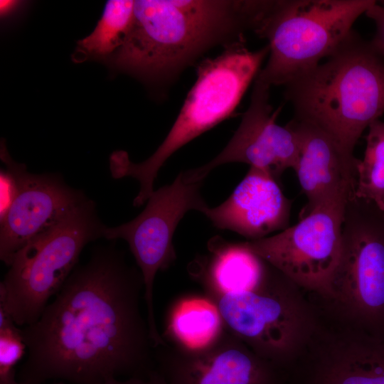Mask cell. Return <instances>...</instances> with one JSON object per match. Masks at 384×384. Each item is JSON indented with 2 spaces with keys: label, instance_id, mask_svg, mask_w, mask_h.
I'll return each mask as SVG.
<instances>
[{
  "label": "cell",
  "instance_id": "obj_1",
  "mask_svg": "<svg viewBox=\"0 0 384 384\" xmlns=\"http://www.w3.org/2000/svg\"><path fill=\"white\" fill-rule=\"evenodd\" d=\"M139 270L113 249L74 269L39 319L21 328L27 358L19 382L104 384L155 368L154 347L141 309Z\"/></svg>",
  "mask_w": 384,
  "mask_h": 384
},
{
  "label": "cell",
  "instance_id": "obj_2",
  "mask_svg": "<svg viewBox=\"0 0 384 384\" xmlns=\"http://www.w3.org/2000/svg\"><path fill=\"white\" fill-rule=\"evenodd\" d=\"M260 1L137 0L122 46L105 61L112 70L162 85L217 46L244 40Z\"/></svg>",
  "mask_w": 384,
  "mask_h": 384
},
{
  "label": "cell",
  "instance_id": "obj_3",
  "mask_svg": "<svg viewBox=\"0 0 384 384\" xmlns=\"http://www.w3.org/2000/svg\"><path fill=\"white\" fill-rule=\"evenodd\" d=\"M324 63L285 85L294 118L310 122L353 154L384 114V57L353 31Z\"/></svg>",
  "mask_w": 384,
  "mask_h": 384
},
{
  "label": "cell",
  "instance_id": "obj_4",
  "mask_svg": "<svg viewBox=\"0 0 384 384\" xmlns=\"http://www.w3.org/2000/svg\"><path fill=\"white\" fill-rule=\"evenodd\" d=\"M269 47L252 51L245 41L233 42L214 58L200 63L196 80L163 142L145 161L134 163L127 152L115 151L110 157L114 178L132 177L139 183L133 205L139 206L154 192V182L166 160L177 150L229 117L256 78L269 54Z\"/></svg>",
  "mask_w": 384,
  "mask_h": 384
},
{
  "label": "cell",
  "instance_id": "obj_5",
  "mask_svg": "<svg viewBox=\"0 0 384 384\" xmlns=\"http://www.w3.org/2000/svg\"><path fill=\"white\" fill-rule=\"evenodd\" d=\"M375 0L265 1L253 31L268 41L257 79L286 85L328 58Z\"/></svg>",
  "mask_w": 384,
  "mask_h": 384
},
{
  "label": "cell",
  "instance_id": "obj_6",
  "mask_svg": "<svg viewBox=\"0 0 384 384\" xmlns=\"http://www.w3.org/2000/svg\"><path fill=\"white\" fill-rule=\"evenodd\" d=\"M105 226L94 203L84 200L14 257L0 284V304L14 323H35L75 269L85 246L102 237Z\"/></svg>",
  "mask_w": 384,
  "mask_h": 384
},
{
  "label": "cell",
  "instance_id": "obj_7",
  "mask_svg": "<svg viewBox=\"0 0 384 384\" xmlns=\"http://www.w3.org/2000/svg\"><path fill=\"white\" fill-rule=\"evenodd\" d=\"M297 288L270 265L255 287L210 294L225 328L281 369L306 345L314 329L312 316Z\"/></svg>",
  "mask_w": 384,
  "mask_h": 384
},
{
  "label": "cell",
  "instance_id": "obj_8",
  "mask_svg": "<svg viewBox=\"0 0 384 384\" xmlns=\"http://www.w3.org/2000/svg\"><path fill=\"white\" fill-rule=\"evenodd\" d=\"M354 192L336 193L297 224L245 244L299 288L331 298V282L341 253L346 207Z\"/></svg>",
  "mask_w": 384,
  "mask_h": 384
},
{
  "label": "cell",
  "instance_id": "obj_9",
  "mask_svg": "<svg viewBox=\"0 0 384 384\" xmlns=\"http://www.w3.org/2000/svg\"><path fill=\"white\" fill-rule=\"evenodd\" d=\"M372 206L354 193L348 200L331 299L368 334L384 338V220Z\"/></svg>",
  "mask_w": 384,
  "mask_h": 384
},
{
  "label": "cell",
  "instance_id": "obj_10",
  "mask_svg": "<svg viewBox=\"0 0 384 384\" xmlns=\"http://www.w3.org/2000/svg\"><path fill=\"white\" fill-rule=\"evenodd\" d=\"M203 181L188 182L181 172L169 185L154 191L142 212L122 225L107 228L102 237L123 239L129 245L144 280L146 319L154 346L165 343L159 333L154 309V284L157 272L176 260L175 230L186 213H203L209 207L201 195Z\"/></svg>",
  "mask_w": 384,
  "mask_h": 384
},
{
  "label": "cell",
  "instance_id": "obj_11",
  "mask_svg": "<svg viewBox=\"0 0 384 384\" xmlns=\"http://www.w3.org/2000/svg\"><path fill=\"white\" fill-rule=\"evenodd\" d=\"M154 359L168 384H282L280 369L225 326L200 348L166 342L154 348Z\"/></svg>",
  "mask_w": 384,
  "mask_h": 384
},
{
  "label": "cell",
  "instance_id": "obj_12",
  "mask_svg": "<svg viewBox=\"0 0 384 384\" xmlns=\"http://www.w3.org/2000/svg\"><path fill=\"white\" fill-rule=\"evenodd\" d=\"M1 159L15 186L14 198L0 220V258L9 267L21 249L85 199L54 175L28 172L11 158L4 144Z\"/></svg>",
  "mask_w": 384,
  "mask_h": 384
},
{
  "label": "cell",
  "instance_id": "obj_13",
  "mask_svg": "<svg viewBox=\"0 0 384 384\" xmlns=\"http://www.w3.org/2000/svg\"><path fill=\"white\" fill-rule=\"evenodd\" d=\"M270 87L257 78L250 102L240 124L225 148L204 165L183 172L189 182L203 181L216 167L228 163H245L270 171L279 179L294 169L299 152L296 132L287 124H277L279 110L270 104Z\"/></svg>",
  "mask_w": 384,
  "mask_h": 384
},
{
  "label": "cell",
  "instance_id": "obj_14",
  "mask_svg": "<svg viewBox=\"0 0 384 384\" xmlns=\"http://www.w3.org/2000/svg\"><path fill=\"white\" fill-rule=\"evenodd\" d=\"M291 207L275 176L250 167L228 199L203 214L215 227L255 240L288 228Z\"/></svg>",
  "mask_w": 384,
  "mask_h": 384
},
{
  "label": "cell",
  "instance_id": "obj_15",
  "mask_svg": "<svg viewBox=\"0 0 384 384\" xmlns=\"http://www.w3.org/2000/svg\"><path fill=\"white\" fill-rule=\"evenodd\" d=\"M288 124L296 132L299 146L293 169L307 198L302 218L329 197L355 190L358 159L310 122L293 118Z\"/></svg>",
  "mask_w": 384,
  "mask_h": 384
},
{
  "label": "cell",
  "instance_id": "obj_16",
  "mask_svg": "<svg viewBox=\"0 0 384 384\" xmlns=\"http://www.w3.org/2000/svg\"><path fill=\"white\" fill-rule=\"evenodd\" d=\"M208 247L210 255L202 263L199 277L208 294L249 290L259 284L270 266L245 242H233L215 236L209 240Z\"/></svg>",
  "mask_w": 384,
  "mask_h": 384
},
{
  "label": "cell",
  "instance_id": "obj_17",
  "mask_svg": "<svg viewBox=\"0 0 384 384\" xmlns=\"http://www.w3.org/2000/svg\"><path fill=\"white\" fill-rule=\"evenodd\" d=\"M309 384H384V338L366 334L316 364Z\"/></svg>",
  "mask_w": 384,
  "mask_h": 384
},
{
  "label": "cell",
  "instance_id": "obj_18",
  "mask_svg": "<svg viewBox=\"0 0 384 384\" xmlns=\"http://www.w3.org/2000/svg\"><path fill=\"white\" fill-rule=\"evenodd\" d=\"M134 1L109 0L94 30L77 42L75 63L108 60L124 43L134 18Z\"/></svg>",
  "mask_w": 384,
  "mask_h": 384
},
{
  "label": "cell",
  "instance_id": "obj_19",
  "mask_svg": "<svg viewBox=\"0 0 384 384\" xmlns=\"http://www.w3.org/2000/svg\"><path fill=\"white\" fill-rule=\"evenodd\" d=\"M223 329L222 317L213 302L192 298L176 305L170 316L167 331L176 343L196 349L210 343Z\"/></svg>",
  "mask_w": 384,
  "mask_h": 384
},
{
  "label": "cell",
  "instance_id": "obj_20",
  "mask_svg": "<svg viewBox=\"0 0 384 384\" xmlns=\"http://www.w3.org/2000/svg\"><path fill=\"white\" fill-rule=\"evenodd\" d=\"M368 129L364 156L356 164L354 195L384 213V121L377 119Z\"/></svg>",
  "mask_w": 384,
  "mask_h": 384
},
{
  "label": "cell",
  "instance_id": "obj_21",
  "mask_svg": "<svg viewBox=\"0 0 384 384\" xmlns=\"http://www.w3.org/2000/svg\"><path fill=\"white\" fill-rule=\"evenodd\" d=\"M26 351L21 327L14 323L6 309L0 305V376L16 370L15 366Z\"/></svg>",
  "mask_w": 384,
  "mask_h": 384
},
{
  "label": "cell",
  "instance_id": "obj_22",
  "mask_svg": "<svg viewBox=\"0 0 384 384\" xmlns=\"http://www.w3.org/2000/svg\"><path fill=\"white\" fill-rule=\"evenodd\" d=\"M365 14L375 25V35L370 43L375 50L384 57V1H376Z\"/></svg>",
  "mask_w": 384,
  "mask_h": 384
},
{
  "label": "cell",
  "instance_id": "obj_23",
  "mask_svg": "<svg viewBox=\"0 0 384 384\" xmlns=\"http://www.w3.org/2000/svg\"><path fill=\"white\" fill-rule=\"evenodd\" d=\"M104 384H168L163 375L155 368L143 375L132 376L124 380L112 378Z\"/></svg>",
  "mask_w": 384,
  "mask_h": 384
},
{
  "label": "cell",
  "instance_id": "obj_24",
  "mask_svg": "<svg viewBox=\"0 0 384 384\" xmlns=\"http://www.w3.org/2000/svg\"><path fill=\"white\" fill-rule=\"evenodd\" d=\"M25 1L16 0H1L0 14L1 20L13 18L24 8Z\"/></svg>",
  "mask_w": 384,
  "mask_h": 384
},
{
  "label": "cell",
  "instance_id": "obj_25",
  "mask_svg": "<svg viewBox=\"0 0 384 384\" xmlns=\"http://www.w3.org/2000/svg\"><path fill=\"white\" fill-rule=\"evenodd\" d=\"M0 384H28L22 382H19L16 379V370L11 371L7 375L0 376ZM53 384H66L64 381H58Z\"/></svg>",
  "mask_w": 384,
  "mask_h": 384
}]
</instances>
